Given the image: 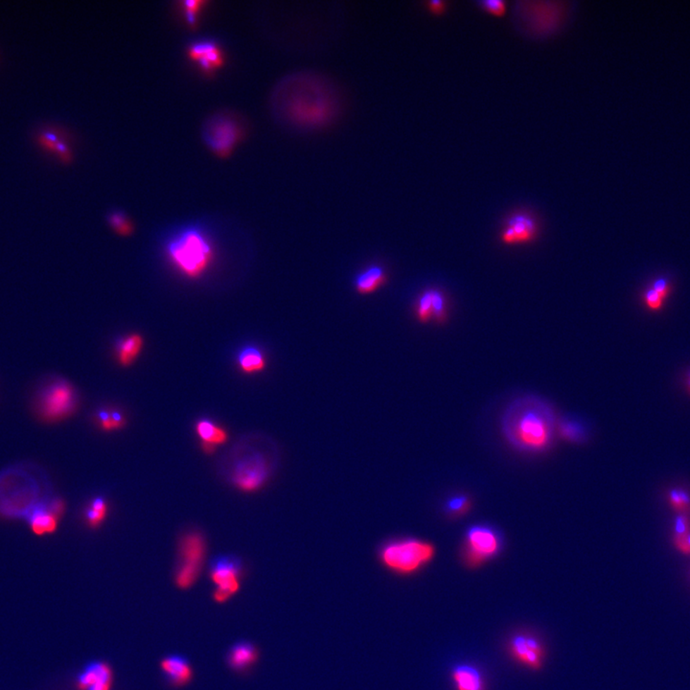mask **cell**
I'll return each mask as SVG.
<instances>
[{"label": "cell", "mask_w": 690, "mask_h": 690, "mask_svg": "<svg viewBox=\"0 0 690 690\" xmlns=\"http://www.w3.org/2000/svg\"><path fill=\"white\" fill-rule=\"evenodd\" d=\"M271 108L282 126L298 132L324 129L342 110V97L328 77L314 70L290 72L274 86Z\"/></svg>", "instance_id": "cell-1"}, {"label": "cell", "mask_w": 690, "mask_h": 690, "mask_svg": "<svg viewBox=\"0 0 690 690\" xmlns=\"http://www.w3.org/2000/svg\"><path fill=\"white\" fill-rule=\"evenodd\" d=\"M556 418L547 401L535 395L519 397L502 417L503 436L519 452H541L553 444Z\"/></svg>", "instance_id": "cell-2"}, {"label": "cell", "mask_w": 690, "mask_h": 690, "mask_svg": "<svg viewBox=\"0 0 690 690\" xmlns=\"http://www.w3.org/2000/svg\"><path fill=\"white\" fill-rule=\"evenodd\" d=\"M166 254L175 268L191 279L201 277L214 260L209 239L197 228H186L170 240Z\"/></svg>", "instance_id": "cell-3"}, {"label": "cell", "mask_w": 690, "mask_h": 690, "mask_svg": "<svg viewBox=\"0 0 690 690\" xmlns=\"http://www.w3.org/2000/svg\"><path fill=\"white\" fill-rule=\"evenodd\" d=\"M245 135L243 124L235 116L221 113L209 116L202 128L207 147L221 157L228 156Z\"/></svg>", "instance_id": "cell-4"}, {"label": "cell", "mask_w": 690, "mask_h": 690, "mask_svg": "<svg viewBox=\"0 0 690 690\" xmlns=\"http://www.w3.org/2000/svg\"><path fill=\"white\" fill-rule=\"evenodd\" d=\"M207 545L198 532H190L181 540L180 562L175 569V583L180 590H188L195 584L204 565Z\"/></svg>", "instance_id": "cell-5"}, {"label": "cell", "mask_w": 690, "mask_h": 690, "mask_svg": "<svg viewBox=\"0 0 690 690\" xmlns=\"http://www.w3.org/2000/svg\"><path fill=\"white\" fill-rule=\"evenodd\" d=\"M433 555L434 548L430 543L409 540L386 547L383 551V560L394 571L409 574L428 563Z\"/></svg>", "instance_id": "cell-6"}, {"label": "cell", "mask_w": 690, "mask_h": 690, "mask_svg": "<svg viewBox=\"0 0 690 690\" xmlns=\"http://www.w3.org/2000/svg\"><path fill=\"white\" fill-rule=\"evenodd\" d=\"M76 406V391L70 383L63 380H57L48 385L39 399L42 414L50 420H60L68 417Z\"/></svg>", "instance_id": "cell-7"}, {"label": "cell", "mask_w": 690, "mask_h": 690, "mask_svg": "<svg viewBox=\"0 0 690 690\" xmlns=\"http://www.w3.org/2000/svg\"><path fill=\"white\" fill-rule=\"evenodd\" d=\"M242 567L233 557L222 556L213 561L210 578L216 585L212 598L217 603H226L240 590Z\"/></svg>", "instance_id": "cell-8"}, {"label": "cell", "mask_w": 690, "mask_h": 690, "mask_svg": "<svg viewBox=\"0 0 690 690\" xmlns=\"http://www.w3.org/2000/svg\"><path fill=\"white\" fill-rule=\"evenodd\" d=\"M466 554L471 566H478L497 555L502 548L499 532L487 526H474L466 534Z\"/></svg>", "instance_id": "cell-9"}, {"label": "cell", "mask_w": 690, "mask_h": 690, "mask_svg": "<svg viewBox=\"0 0 690 690\" xmlns=\"http://www.w3.org/2000/svg\"><path fill=\"white\" fill-rule=\"evenodd\" d=\"M538 233L536 218L526 211H517L506 219L500 239L506 246H519L531 243L536 239Z\"/></svg>", "instance_id": "cell-10"}, {"label": "cell", "mask_w": 690, "mask_h": 690, "mask_svg": "<svg viewBox=\"0 0 690 690\" xmlns=\"http://www.w3.org/2000/svg\"><path fill=\"white\" fill-rule=\"evenodd\" d=\"M268 476V467L260 455H253L240 460L234 468V483L244 491H253L262 486Z\"/></svg>", "instance_id": "cell-11"}, {"label": "cell", "mask_w": 690, "mask_h": 690, "mask_svg": "<svg viewBox=\"0 0 690 690\" xmlns=\"http://www.w3.org/2000/svg\"><path fill=\"white\" fill-rule=\"evenodd\" d=\"M508 648L511 656L524 667L534 670H539L542 667L545 650L536 636L518 634L510 639Z\"/></svg>", "instance_id": "cell-12"}, {"label": "cell", "mask_w": 690, "mask_h": 690, "mask_svg": "<svg viewBox=\"0 0 690 690\" xmlns=\"http://www.w3.org/2000/svg\"><path fill=\"white\" fill-rule=\"evenodd\" d=\"M113 671L105 660H94L82 668L76 678L78 690H111Z\"/></svg>", "instance_id": "cell-13"}, {"label": "cell", "mask_w": 690, "mask_h": 690, "mask_svg": "<svg viewBox=\"0 0 690 690\" xmlns=\"http://www.w3.org/2000/svg\"><path fill=\"white\" fill-rule=\"evenodd\" d=\"M161 670L170 686L180 689L193 680L194 671L187 658L180 654H170L161 660Z\"/></svg>", "instance_id": "cell-14"}, {"label": "cell", "mask_w": 690, "mask_h": 690, "mask_svg": "<svg viewBox=\"0 0 690 690\" xmlns=\"http://www.w3.org/2000/svg\"><path fill=\"white\" fill-rule=\"evenodd\" d=\"M188 57L198 63L207 76L212 75L216 69L225 62L223 53L215 42L202 41L192 44L187 49Z\"/></svg>", "instance_id": "cell-15"}, {"label": "cell", "mask_w": 690, "mask_h": 690, "mask_svg": "<svg viewBox=\"0 0 690 690\" xmlns=\"http://www.w3.org/2000/svg\"><path fill=\"white\" fill-rule=\"evenodd\" d=\"M62 500H55L48 506L36 508L30 515V526L35 534H52L57 529L58 517L63 513Z\"/></svg>", "instance_id": "cell-16"}, {"label": "cell", "mask_w": 690, "mask_h": 690, "mask_svg": "<svg viewBox=\"0 0 690 690\" xmlns=\"http://www.w3.org/2000/svg\"><path fill=\"white\" fill-rule=\"evenodd\" d=\"M388 282V273L383 266L373 264L359 271L354 279V288L359 295H367L377 292Z\"/></svg>", "instance_id": "cell-17"}, {"label": "cell", "mask_w": 690, "mask_h": 690, "mask_svg": "<svg viewBox=\"0 0 690 690\" xmlns=\"http://www.w3.org/2000/svg\"><path fill=\"white\" fill-rule=\"evenodd\" d=\"M257 660V650L247 641H239L230 647L226 655V663L231 670L243 672Z\"/></svg>", "instance_id": "cell-18"}, {"label": "cell", "mask_w": 690, "mask_h": 690, "mask_svg": "<svg viewBox=\"0 0 690 690\" xmlns=\"http://www.w3.org/2000/svg\"><path fill=\"white\" fill-rule=\"evenodd\" d=\"M144 347V338L137 333H132L120 338L116 343V357L121 366L128 367L138 359Z\"/></svg>", "instance_id": "cell-19"}, {"label": "cell", "mask_w": 690, "mask_h": 690, "mask_svg": "<svg viewBox=\"0 0 690 690\" xmlns=\"http://www.w3.org/2000/svg\"><path fill=\"white\" fill-rule=\"evenodd\" d=\"M236 362L238 369L247 375L257 374L267 367L265 354L254 345H247L242 348L237 354Z\"/></svg>", "instance_id": "cell-20"}, {"label": "cell", "mask_w": 690, "mask_h": 690, "mask_svg": "<svg viewBox=\"0 0 690 690\" xmlns=\"http://www.w3.org/2000/svg\"><path fill=\"white\" fill-rule=\"evenodd\" d=\"M452 680L457 690H486L483 676L473 665H457L452 671Z\"/></svg>", "instance_id": "cell-21"}, {"label": "cell", "mask_w": 690, "mask_h": 690, "mask_svg": "<svg viewBox=\"0 0 690 690\" xmlns=\"http://www.w3.org/2000/svg\"><path fill=\"white\" fill-rule=\"evenodd\" d=\"M60 138V135L57 134V130L47 129L42 130L38 135L37 140L44 150L57 154L63 161H70L71 152L69 150L68 146Z\"/></svg>", "instance_id": "cell-22"}, {"label": "cell", "mask_w": 690, "mask_h": 690, "mask_svg": "<svg viewBox=\"0 0 690 690\" xmlns=\"http://www.w3.org/2000/svg\"><path fill=\"white\" fill-rule=\"evenodd\" d=\"M196 431L201 438L202 443L218 446L226 443L228 441L226 431L209 419L199 420L196 425Z\"/></svg>", "instance_id": "cell-23"}, {"label": "cell", "mask_w": 690, "mask_h": 690, "mask_svg": "<svg viewBox=\"0 0 690 690\" xmlns=\"http://www.w3.org/2000/svg\"><path fill=\"white\" fill-rule=\"evenodd\" d=\"M415 318L420 324H428L433 319V297L431 288H428L419 295L414 305Z\"/></svg>", "instance_id": "cell-24"}, {"label": "cell", "mask_w": 690, "mask_h": 690, "mask_svg": "<svg viewBox=\"0 0 690 690\" xmlns=\"http://www.w3.org/2000/svg\"><path fill=\"white\" fill-rule=\"evenodd\" d=\"M559 430L564 438L572 442H582L586 438V431L583 424L569 418L561 420Z\"/></svg>", "instance_id": "cell-25"}, {"label": "cell", "mask_w": 690, "mask_h": 690, "mask_svg": "<svg viewBox=\"0 0 690 690\" xmlns=\"http://www.w3.org/2000/svg\"><path fill=\"white\" fill-rule=\"evenodd\" d=\"M106 514H108V505L102 497L95 498L90 503V507L87 510V524L92 527L99 526L105 521Z\"/></svg>", "instance_id": "cell-26"}, {"label": "cell", "mask_w": 690, "mask_h": 690, "mask_svg": "<svg viewBox=\"0 0 690 690\" xmlns=\"http://www.w3.org/2000/svg\"><path fill=\"white\" fill-rule=\"evenodd\" d=\"M433 297V319L438 324H444L448 318V298L443 290L431 288Z\"/></svg>", "instance_id": "cell-27"}, {"label": "cell", "mask_w": 690, "mask_h": 690, "mask_svg": "<svg viewBox=\"0 0 690 690\" xmlns=\"http://www.w3.org/2000/svg\"><path fill=\"white\" fill-rule=\"evenodd\" d=\"M98 422L101 429L105 431H116L123 427L125 418L117 410L101 409L97 414Z\"/></svg>", "instance_id": "cell-28"}, {"label": "cell", "mask_w": 690, "mask_h": 690, "mask_svg": "<svg viewBox=\"0 0 690 690\" xmlns=\"http://www.w3.org/2000/svg\"><path fill=\"white\" fill-rule=\"evenodd\" d=\"M109 223L120 236H129L134 231L132 222L121 212H114L109 216Z\"/></svg>", "instance_id": "cell-29"}, {"label": "cell", "mask_w": 690, "mask_h": 690, "mask_svg": "<svg viewBox=\"0 0 690 690\" xmlns=\"http://www.w3.org/2000/svg\"><path fill=\"white\" fill-rule=\"evenodd\" d=\"M641 300H643L646 307L653 312L662 310L663 304H665V300L650 287L644 290L643 295H641Z\"/></svg>", "instance_id": "cell-30"}, {"label": "cell", "mask_w": 690, "mask_h": 690, "mask_svg": "<svg viewBox=\"0 0 690 690\" xmlns=\"http://www.w3.org/2000/svg\"><path fill=\"white\" fill-rule=\"evenodd\" d=\"M690 532V519L686 514H678L674 523V543L684 539Z\"/></svg>", "instance_id": "cell-31"}, {"label": "cell", "mask_w": 690, "mask_h": 690, "mask_svg": "<svg viewBox=\"0 0 690 690\" xmlns=\"http://www.w3.org/2000/svg\"><path fill=\"white\" fill-rule=\"evenodd\" d=\"M181 4H183V10H185L186 23L192 28L195 27L197 24V14H198V11L202 7V5L204 4V2L192 0V1H183Z\"/></svg>", "instance_id": "cell-32"}, {"label": "cell", "mask_w": 690, "mask_h": 690, "mask_svg": "<svg viewBox=\"0 0 690 690\" xmlns=\"http://www.w3.org/2000/svg\"><path fill=\"white\" fill-rule=\"evenodd\" d=\"M649 287L665 300L670 297L671 292H672V285L667 277H658Z\"/></svg>", "instance_id": "cell-33"}, {"label": "cell", "mask_w": 690, "mask_h": 690, "mask_svg": "<svg viewBox=\"0 0 690 690\" xmlns=\"http://www.w3.org/2000/svg\"><path fill=\"white\" fill-rule=\"evenodd\" d=\"M479 4L484 10L494 15L500 16L505 12V2L502 0H486V1H479Z\"/></svg>", "instance_id": "cell-34"}, {"label": "cell", "mask_w": 690, "mask_h": 690, "mask_svg": "<svg viewBox=\"0 0 690 690\" xmlns=\"http://www.w3.org/2000/svg\"><path fill=\"white\" fill-rule=\"evenodd\" d=\"M670 503L671 506L679 514H684L683 505H682L680 488H673L670 491Z\"/></svg>", "instance_id": "cell-35"}, {"label": "cell", "mask_w": 690, "mask_h": 690, "mask_svg": "<svg viewBox=\"0 0 690 690\" xmlns=\"http://www.w3.org/2000/svg\"><path fill=\"white\" fill-rule=\"evenodd\" d=\"M447 506L451 512H462L466 506H467V499H466L464 497L452 498V499L448 503Z\"/></svg>", "instance_id": "cell-36"}, {"label": "cell", "mask_w": 690, "mask_h": 690, "mask_svg": "<svg viewBox=\"0 0 690 690\" xmlns=\"http://www.w3.org/2000/svg\"><path fill=\"white\" fill-rule=\"evenodd\" d=\"M674 543H675L676 548H678L681 553L689 554L690 555V532L686 537L684 538V539L678 541V542H675Z\"/></svg>", "instance_id": "cell-37"}, {"label": "cell", "mask_w": 690, "mask_h": 690, "mask_svg": "<svg viewBox=\"0 0 690 690\" xmlns=\"http://www.w3.org/2000/svg\"><path fill=\"white\" fill-rule=\"evenodd\" d=\"M429 6H430L431 10L439 12V11L444 9L445 4L441 1H433L429 4Z\"/></svg>", "instance_id": "cell-38"}, {"label": "cell", "mask_w": 690, "mask_h": 690, "mask_svg": "<svg viewBox=\"0 0 690 690\" xmlns=\"http://www.w3.org/2000/svg\"><path fill=\"white\" fill-rule=\"evenodd\" d=\"M686 377H687L686 388H687V390H689V393H690V370L689 373H687Z\"/></svg>", "instance_id": "cell-39"}]
</instances>
